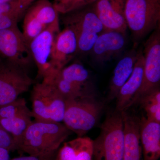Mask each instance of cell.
<instances>
[{
  "label": "cell",
  "instance_id": "6da1fadb",
  "mask_svg": "<svg viewBox=\"0 0 160 160\" xmlns=\"http://www.w3.org/2000/svg\"><path fill=\"white\" fill-rule=\"evenodd\" d=\"M71 132L61 123L34 120L26 130L18 150L30 155L54 154Z\"/></svg>",
  "mask_w": 160,
  "mask_h": 160
},
{
  "label": "cell",
  "instance_id": "7a4b0ae2",
  "mask_svg": "<svg viewBox=\"0 0 160 160\" xmlns=\"http://www.w3.org/2000/svg\"><path fill=\"white\" fill-rule=\"evenodd\" d=\"M98 136L93 140L92 160H122L124 146L122 112L108 113L101 125Z\"/></svg>",
  "mask_w": 160,
  "mask_h": 160
},
{
  "label": "cell",
  "instance_id": "3957f363",
  "mask_svg": "<svg viewBox=\"0 0 160 160\" xmlns=\"http://www.w3.org/2000/svg\"><path fill=\"white\" fill-rule=\"evenodd\" d=\"M64 15L63 24L65 27L72 29L76 36L78 54H86L90 52L98 37L105 30L96 13L93 5Z\"/></svg>",
  "mask_w": 160,
  "mask_h": 160
},
{
  "label": "cell",
  "instance_id": "277c9868",
  "mask_svg": "<svg viewBox=\"0 0 160 160\" xmlns=\"http://www.w3.org/2000/svg\"><path fill=\"white\" fill-rule=\"evenodd\" d=\"M125 18L135 42L160 26V0H126Z\"/></svg>",
  "mask_w": 160,
  "mask_h": 160
},
{
  "label": "cell",
  "instance_id": "5b68a950",
  "mask_svg": "<svg viewBox=\"0 0 160 160\" xmlns=\"http://www.w3.org/2000/svg\"><path fill=\"white\" fill-rule=\"evenodd\" d=\"M103 107L93 94L67 100L63 122L78 137L84 136L95 126Z\"/></svg>",
  "mask_w": 160,
  "mask_h": 160
},
{
  "label": "cell",
  "instance_id": "8992f818",
  "mask_svg": "<svg viewBox=\"0 0 160 160\" xmlns=\"http://www.w3.org/2000/svg\"><path fill=\"white\" fill-rule=\"evenodd\" d=\"M31 112L34 120L63 122L66 101L51 83L45 81L33 86L31 93Z\"/></svg>",
  "mask_w": 160,
  "mask_h": 160
},
{
  "label": "cell",
  "instance_id": "52a82bcc",
  "mask_svg": "<svg viewBox=\"0 0 160 160\" xmlns=\"http://www.w3.org/2000/svg\"><path fill=\"white\" fill-rule=\"evenodd\" d=\"M26 69L6 60L0 61V106L29 90L33 80Z\"/></svg>",
  "mask_w": 160,
  "mask_h": 160
},
{
  "label": "cell",
  "instance_id": "ba28073f",
  "mask_svg": "<svg viewBox=\"0 0 160 160\" xmlns=\"http://www.w3.org/2000/svg\"><path fill=\"white\" fill-rule=\"evenodd\" d=\"M144 57L142 82L132 101V106L149 91L160 87V26L155 29L144 44Z\"/></svg>",
  "mask_w": 160,
  "mask_h": 160
},
{
  "label": "cell",
  "instance_id": "9c48e42d",
  "mask_svg": "<svg viewBox=\"0 0 160 160\" xmlns=\"http://www.w3.org/2000/svg\"><path fill=\"white\" fill-rule=\"evenodd\" d=\"M60 31V23H55L47 27L29 43L32 57L37 67V78L42 81H49L54 76L52 56L55 40Z\"/></svg>",
  "mask_w": 160,
  "mask_h": 160
},
{
  "label": "cell",
  "instance_id": "30bf717a",
  "mask_svg": "<svg viewBox=\"0 0 160 160\" xmlns=\"http://www.w3.org/2000/svg\"><path fill=\"white\" fill-rule=\"evenodd\" d=\"M0 56L26 69L33 62L29 45L18 26L0 31Z\"/></svg>",
  "mask_w": 160,
  "mask_h": 160
},
{
  "label": "cell",
  "instance_id": "8fae6325",
  "mask_svg": "<svg viewBox=\"0 0 160 160\" xmlns=\"http://www.w3.org/2000/svg\"><path fill=\"white\" fill-rule=\"evenodd\" d=\"M126 33L115 30L103 31L90 52L95 62L104 64L119 55L126 47Z\"/></svg>",
  "mask_w": 160,
  "mask_h": 160
},
{
  "label": "cell",
  "instance_id": "7c38bea8",
  "mask_svg": "<svg viewBox=\"0 0 160 160\" xmlns=\"http://www.w3.org/2000/svg\"><path fill=\"white\" fill-rule=\"evenodd\" d=\"M126 0H98L93 8L105 30L126 33L125 15Z\"/></svg>",
  "mask_w": 160,
  "mask_h": 160
},
{
  "label": "cell",
  "instance_id": "4fadbf2b",
  "mask_svg": "<svg viewBox=\"0 0 160 160\" xmlns=\"http://www.w3.org/2000/svg\"><path fill=\"white\" fill-rule=\"evenodd\" d=\"M78 53V43L75 33L69 27H65L57 35L53 46L52 67L54 76Z\"/></svg>",
  "mask_w": 160,
  "mask_h": 160
},
{
  "label": "cell",
  "instance_id": "5bb4252c",
  "mask_svg": "<svg viewBox=\"0 0 160 160\" xmlns=\"http://www.w3.org/2000/svg\"><path fill=\"white\" fill-rule=\"evenodd\" d=\"M144 64L143 50L141 49L138 51L137 59L131 76L121 87L116 98V111H127L132 106V101L142 82Z\"/></svg>",
  "mask_w": 160,
  "mask_h": 160
},
{
  "label": "cell",
  "instance_id": "9a60e30c",
  "mask_svg": "<svg viewBox=\"0 0 160 160\" xmlns=\"http://www.w3.org/2000/svg\"><path fill=\"white\" fill-rule=\"evenodd\" d=\"M124 146L122 160H143L140 138L139 118L123 111Z\"/></svg>",
  "mask_w": 160,
  "mask_h": 160
},
{
  "label": "cell",
  "instance_id": "2e32d148",
  "mask_svg": "<svg viewBox=\"0 0 160 160\" xmlns=\"http://www.w3.org/2000/svg\"><path fill=\"white\" fill-rule=\"evenodd\" d=\"M140 138L143 160H158L160 157V123L146 117L140 119Z\"/></svg>",
  "mask_w": 160,
  "mask_h": 160
},
{
  "label": "cell",
  "instance_id": "e0dca14e",
  "mask_svg": "<svg viewBox=\"0 0 160 160\" xmlns=\"http://www.w3.org/2000/svg\"><path fill=\"white\" fill-rule=\"evenodd\" d=\"M93 140L87 137H78L64 143L56 153L54 160H92Z\"/></svg>",
  "mask_w": 160,
  "mask_h": 160
},
{
  "label": "cell",
  "instance_id": "ac0fdd59",
  "mask_svg": "<svg viewBox=\"0 0 160 160\" xmlns=\"http://www.w3.org/2000/svg\"><path fill=\"white\" fill-rule=\"evenodd\" d=\"M138 54V51L132 49L118 63L109 84L108 101H112L116 98L121 87L130 77L134 69Z\"/></svg>",
  "mask_w": 160,
  "mask_h": 160
},
{
  "label": "cell",
  "instance_id": "d6986e66",
  "mask_svg": "<svg viewBox=\"0 0 160 160\" xmlns=\"http://www.w3.org/2000/svg\"><path fill=\"white\" fill-rule=\"evenodd\" d=\"M59 75L64 79L86 94H92L90 92L89 74L88 70L82 64L74 62L63 68Z\"/></svg>",
  "mask_w": 160,
  "mask_h": 160
},
{
  "label": "cell",
  "instance_id": "ffe728a7",
  "mask_svg": "<svg viewBox=\"0 0 160 160\" xmlns=\"http://www.w3.org/2000/svg\"><path fill=\"white\" fill-rule=\"evenodd\" d=\"M27 12L46 27L59 23V12L49 0H38Z\"/></svg>",
  "mask_w": 160,
  "mask_h": 160
},
{
  "label": "cell",
  "instance_id": "44dd1931",
  "mask_svg": "<svg viewBox=\"0 0 160 160\" xmlns=\"http://www.w3.org/2000/svg\"><path fill=\"white\" fill-rule=\"evenodd\" d=\"M32 114L21 115L12 118L0 119V125L12 137L18 146L26 130L32 120Z\"/></svg>",
  "mask_w": 160,
  "mask_h": 160
},
{
  "label": "cell",
  "instance_id": "7402d4cb",
  "mask_svg": "<svg viewBox=\"0 0 160 160\" xmlns=\"http://www.w3.org/2000/svg\"><path fill=\"white\" fill-rule=\"evenodd\" d=\"M137 103H140L146 112L147 119L160 123V87L144 95L139 99Z\"/></svg>",
  "mask_w": 160,
  "mask_h": 160
},
{
  "label": "cell",
  "instance_id": "603a6c76",
  "mask_svg": "<svg viewBox=\"0 0 160 160\" xmlns=\"http://www.w3.org/2000/svg\"><path fill=\"white\" fill-rule=\"evenodd\" d=\"M25 114H32V112L24 98H18L11 102L0 106V119L12 118Z\"/></svg>",
  "mask_w": 160,
  "mask_h": 160
},
{
  "label": "cell",
  "instance_id": "cb8c5ba5",
  "mask_svg": "<svg viewBox=\"0 0 160 160\" xmlns=\"http://www.w3.org/2000/svg\"><path fill=\"white\" fill-rule=\"evenodd\" d=\"M46 28L47 27L40 22L32 15L26 11L23 22L22 32L29 45L32 40L42 33Z\"/></svg>",
  "mask_w": 160,
  "mask_h": 160
},
{
  "label": "cell",
  "instance_id": "d4e9b609",
  "mask_svg": "<svg viewBox=\"0 0 160 160\" xmlns=\"http://www.w3.org/2000/svg\"><path fill=\"white\" fill-rule=\"evenodd\" d=\"M98 0H66L62 3L54 4L59 13L66 14L70 12L94 4Z\"/></svg>",
  "mask_w": 160,
  "mask_h": 160
},
{
  "label": "cell",
  "instance_id": "484cf974",
  "mask_svg": "<svg viewBox=\"0 0 160 160\" xmlns=\"http://www.w3.org/2000/svg\"><path fill=\"white\" fill-rule=\"evenodd\" d=\"M24 13L17 11L0 17V31L18 26V22Z\"/></svg>",
  "mask_w": 160,
  "mask_h": 160
},
{
  "label": "cell",
  "instance_id": "4316f807",
  "mask_svg": "<svg viewBox=\"0 0 160 160\" xmlns=\"http://www.w3.org/2000/svg\"><path fill=\"white\" fill-rule=\"evenodd\" d=\"M0 147L9 151L18 150L17 145L12 137L0 125Z\"/></svg>",
  "mask_w": 160,
  "mask_h": 160
},
{
  "label": "cell",
  "instance_id": "83f0119b",
  "mask_svg": "<svg viewBox=\"0 0 160 160\" xmlns=\"http://www.w3.org/2000/svg\"><path fill=\"white\" fill-rule=\"evenodd\" d=\"M23 11L20 8L18 0H14L9 2L0 3V17L15 12Z\"/></svg>",
  "mask_w": 160,
  "mask_h": 160
},
{
  "label": "cell",
  "instance_id": "f1b7e54d",
  "mask_svg": "<svg viewBox=\"0 0 160 160\" xmlns=\"http://www.w3.org/2000/svg\"><path fill=\"white\" fill-rule=\"evenodd\" d=\"M56 153L53 154L46 156H34L29 155L26 156L14 158L10 160H54Z\"/></svg>",
  "mask_w": 160,
  "mask_h": 160
},
{
  "label": "cell",
  "instance_id": "f546056e",
  "mask_svg": "<svg viewBox=\"0 0 160 160\" xmlns=\"http://www.w3.org/2000/svg\"><path fill=\"white\" fill-rule=\"evenodd\" d=\"M34 0H18L19 5L21 9L25 12Z\"/></svg>",
  "mask_w": 160,
  "mask_h": 160
},
{
  "label": "cell",
  "instance_id": "4dcf8cb0",
  "mask_svg": "<svg viewBox=\"0 0 160 160\" xmlns=\"http://www.w3.org/2000/svg\"><path fill=\"white\" fill-rule=\"evenodd\" d=\"M9 152L8 149L0 147V160H10Z\"/></svg>",
  "mask_w": 160,
  "mask_h": 160
},
{
  "label": "cell",
  "instance_id": "1f68e13d",
  "mask_svg": "<svg viewBox=\"0 0 160 160\" xmlns=\"http://www.w3.org/2000/svg\"><path fill=\"white\" fill-rule=\"evenodd\" d=\"M14 0H0V3L9 2Z\"/></svg>",
  "mask_w": 160,
  "mask_h": 160
},
{
  "label": "cell",
  "instance_id": "d6a6232c",
  "mask_svg": "<svg viewBox=\"0 0 160 160\" xmlns=\"http://www.w3.org/2000/svg\"><path fill=\"white\" fill-rule=\"evenodd\" d=\"M55 4H57V3L62 2H65L66 0H55Z\"/></svg>",
  "mask_w": 160,
  "mask_h": 160
}]
</instances>
